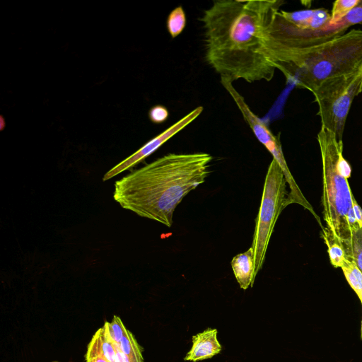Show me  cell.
Wrapping results in <instances>:
<instances>
[{"label":"cell","instance_id":"cell-1","mask_svg":"<svg viewBox=\"0 0 362 362\" xmlns=\"http://www.w3.org/2000/svg\"><path fill=\"white\" fill-rule=\"evenodd\" d=\"M281 0H216L201 18L205 59L230 81H270L275 67L267 57L264 34Z\"/></svg>","mask_w":362,"mask_h":362},{"label":"cell","instance_id":"cell-2","mask_svg":"<svg viewBox=\"0 0 362 362\" xmlns=\"http://www.w3.org/2000/svg\"><path fill=\"white\" fill-rule=\"evenodd\" d=\"M206 153H168L115 182L114 199L138 216L167 227L183 198L210 173Z\"/></svg>","mask_w":362,"mask_h":362},{"label":"cell","instance_id":"cell-3","mask_svg":"<svg viewBox=\"0 0 362 362\" xmlns=\"http://www.w3.org/2000/svg\"><path fill=\"white\" fill-rule=\"evenodd\" d=\"M268 59L296 87L313 92L325 81L362 66V30L306 47H265Z\"/></svg>","mask_w":362,"mask_h":362},{"label":"cell","instance_id":"cell-4","mask_svg":"<svg viewBox=\"0 0 362 362\" xmlns=\"http://www.w3.org/2000/svg\"><path fill=\"white\" fill-rule=\"evenodd\" d=\"M317 139L322 167L323 219L334 236L344 243L351 236L347 215L352 206L348 182L351 168L343 156V142L334 132L321 126Z\"/></svg>","mask_w":362,"mask_h":362},{"label":"cell","instance_id":"cell-5","mask_svg":"<svg viewBox=\"0 0 362 362\" xmlns=\"http://www.w3.org/2000/svg\"><path fill=\"white\" fill-rule=\"evenodd\" d=\"M284 173L274 158L265 177L259 210L256 218L251 248L255 276L262 269L269 240L281 211L288 206V192Z\"/></svg>","mask_w":362,"mask_h":362},{"label":"cell","instance_id":"cell-6","mask_svg":"<svg viewBox=\"0 0 362 362\" xmlns=\"http://www.w3.org/2000/svg\"><path fill=\"white\" fill-rule=\"evenodd\" d=\"M361 92L362 66L351 73L325 81L313 92L322 127L334 132L338 140L342 141L352 102Z\"/></svg>","mask_w":362,"mask_h":362},{"label":"cell","instance_id":"cell-7","mask_svg":"<svg viewBox=\"0 0 362 362\" xmlns=\"http://www.w3.org/2000/svg\"><path fill=\"white\" fill-rule=\"evenodd\" d=\"M221 83L229 93L244 120L248 124L257 140L272 155L273 158L281 168L291 192L298 191L299 187L292 176L285 160L279 136H275L268 125L250 109L245 98L233 86V82L226 78H221Z\"/></svg>","mask_w":362,"mask_h":362},{"label":"cell","instance_id":"cell-8","mask_svg":"<svg viewBox=\"0 0 362 362\" xmlns=\"http://www.w3.org/2000/svg\"><path fill=\"white\" fill-rule=\"evenodd\" d=\"M203 107L199 106L187 114L177 122L166 129L161 134L151 139L141 148L127 158L121 163L111 168L103 176V180L105 181L121 173L122 172L133 167L150 156L160 147L168 140L182 130L185 127L197 119L202 112Z\"/></svg>","mask_w":362,"mask_h":362},{"label":"cell","instance_id":"cell-9","mask_svg":"<svg viewBox=\"0 0 362 362\" xmlns=\"http://www.w3.org/2000/svg\"><path fill=\"white\" fill-rule=\"evenodd\" d=\"M217 329L207 328L192 337V346L184 360L198 361L212 358L219 354L221 346L217 339Z\"/></svg>","mask_w":362,"mask_h":362},{"label":"cell","instance_id":"cell-10","mask_svg":"<svg viewBox=\"0 0 362 362\" xmlns=\"http://www.w3.org/2000/svg\"><path fill=\"white\" fill-rule=\"evenodd\" d=\"M231 267L235 277L241 288L246 290L252 286L255 276L253 252L251 247L246 252L235 256L231 261Z\"/></svg>","mask_w":362,"mask_h":362},{"label":"cell","instance_id":"cell-11","mask_svg":"<svg viewBox=\"0 0 362 362\" xmlns=\"http://www.w3.org/2000/svg\"><path fill=\"white\" fill-rule=\"evenodd\" d=\"M321 230L322 238L327 247V252L331 264L335 268H341L346 259L345 250L342 243L334 236L333 233L327 226H323Z\"/></svg>","mask_w":362,"mask_h":362},{"label":"cell","instance_id":"cell-12","mask_svg":"<svg viewBox=\"0 0 362 362\" xmlns=\"http://www.w3.org/2000/svg\"><path fill=\"white\" fill-rule=\"evenodd\" d=\"M342 245L346 258L354 260L362 272V226L351 230L349 239Z\"/></svg>","mask_w":362,"mask_h":362},{"label":"cell","instance_id":"cell-13","mask_svg":"<svg viewBox=\"0 0 362 362\" xmlns=\"http://www.w3.org/2000/svg\"><path fill=\"white\" fill-rule=\"evenodd\" d=\"M341 269L347 282L358 297L362 305V272L354 261L349 258L344 259Z\"/></svg>","mask_w":362,"mask_h":362},{"label":"cell","instance_id":"cell-14","mask_svg":"<svg viewBox=\"0 0 362 362\" xmlns=\"http://www.w3.org/2000/svg\"><path fill=\"white\" fill-rule=\"evenodd\" d=\"M186 15L182 6L175 8L168 15L166 21L167 30L171 37H177L186 26Z\"/></svg>","mask_w":362,"mask_h":362},{"label":"cell","instance_id":"cell-15","mask_svg":"<svg viewBox=\"0 0 362 362\" xmlns=\"http://www.w3.org/2000/svg\"><path fill=\"white\" fill-rule=\"evenodd\" d=\"M359 1L360 0H336L332 5L329 25H337Z\"/></svg>","mask_w":362,"mask_h":362},{"label":"cell","instance_id":"cell-16","mask_svg":"<svg viewBox=\"0 0 362 362\" xmlns=\"http://www.w3.org/2000/svg\"><path fill=\"white\" fill-rule=\"evenodd\" d=\"M118 345L119 349L124 354L129 356L143 358L142 347L138 344L133 334L127 329Z\"/></svg>","mask_w":362,"mask_h":362},{"label":"cell","instance_id":"cell-17","mask_svg":"<svg viewBox=\"0 0 362 362\" xmlns=\"http://www.w3.org/2000/svg\"><path fill=\"white\" fill-rule=\"evenodd\" d=\"M86 362H108L101 349V341L98 330L93 336L85 354Z\"/></svg>","mask_w":362,"mask_h":362},{"label":"cell","instance_id":"cell-18","mask_svg":"<svg viewBox=\"0 0 362 362\" xmlns=\"http://www.w3.org/2000/svg\"><path fill=\"white\" fill-rule=\"evenodd\" d=\"M103 327L107 336L115 343H119L127 329L120 317L116 315L111 322H105Z\"/></svg>","mask_w":362,"mask_h":362},{"label":"cell","instance_id":"cell-19","mask_svg":"<svg viewBox=\"0 0 362 362\" xmlns=\"http://www.w3.org/2000/svg\"><path fill=\"white\" fill-rule=\"evenodd\" d=\"M361 23H362V0H360L359 3L338 24L348 29L350 26Z\"/></svg>","mask_w":362,"mask_h":362},{"label":"cell","instance_id":"cell-20","mask_svg":"<svg viewBox=\"0 0 362 362\" xmlns=\"http://www.w3.org/2000/svg\"><path fill=\"white\" fill-rule=\"evenodd\" d=\"M169 116L168 109L160 105L152 107L148 112V117L154 124H161L167 120Z\"/></svg>","mask_w":362,"mask_h":362},{"label":"cell","instance_id":"cell-21","mask_svg":"<svg viewBox=\"0 0 362 362\" xmlns=\"http://www.w3.org/2000/svg\"><path fill=\"white\" fill-rule=\"evenodd\" d=\"M114 344L116 352L114 362H144L143 358L129 356L122 353L119 348L118 343L114 342Z\"/></svg>","mask_w":362,"mask_h":362},{"label":"cell","instance_id":"cell-22","mask_svg":"<svg viewBox=\"0 0 362 362\" xmlns=\"http://www.w3.org/2000/svg\"><path fill=\"white\" fill-rule=\"evenodd\" d=\"M352 207L356 216V218L359 223L360 226H362V209L357 203L355 197L352 194L351 196Z\"/></svg>","mask_w":362,"mask_h":362},{"label":"cell","instance_id":"cell-23","mask_svg":"<svg viewBox=\"0 0 362 362\" xmlns=\"http://www.w3.org/2000/svg\"><path fill=\"white\" fill-rule=\"evenodd\" d=\"M361 339L362 340V320H361Z\"/></svg>","mask_w":362,"mask_h":362}]
</instances>
